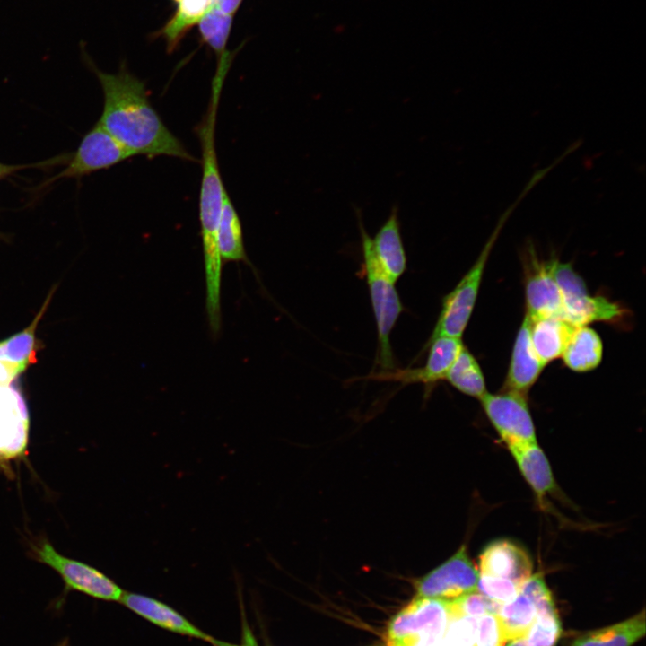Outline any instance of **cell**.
<instances>
[{
    "instance_id": "obj_10",
    "label": "cell",
    "mask_w": 646,
    "mask_h": 646,
    "mask_svg": "<svg viewBox=\"0 0 646 646\" xmlns=\"http://www.w3.org/2000/svg\"><path fill=\"white\" fill-rule=\"evenodd\" d=\"M478 577V570L463 545L442 563L414 581L415 598L453 599L476 591Z\"/></svg>"
},
{
    "instance_id": "obj_35",
    "label": "cell",
    "mask_w": 646,
    "mask_h": 646,
    "mask_svg": "<svg viewBox=\"0 0 646 646\" xmlns=\"http://www.w3.org/2000/svg\"><path fill=\"white\" fill-rule=\"evenodd\" d=\"M242 0H214V6L226 15L232 16L238 11Z\"/></svg>"
},
{
    "instance_id": "obj_39",
    "label": "cell",
    "mask_w": 646,
    "mask_h": 646,
    "mask_svg": "<svg viewBox=\"0 0 646 646\" xmlns=\"http://www.w3.org/2000/svg\"><path fill=\"white\" fill-rule=\"evenodd\" d=\"M428 645H429V646H444V645L441 642V641H438V642H434V643H432V644H428Z\"/></svg>"
},
{
    "instance_id": "obj_15",
    "label": "cell",
    "mask_w": 646,
    "mask_h": 646,
    "mask_svg": "<svg viewBox=\"0 0 646 646\" xmlns=\"http://www.w3.org/2000/svg\"><path fill=\"white\" fill-rule=\"evenodd\" d=\"M545 368L537 355L530 338V320L525 315L517 334L503 390L527 397Z\"/></svg>"
},
{
    "instance_id": "obj_30",
    "label": "cell",
    "mask_w": 646,
    "mask_h": 646,
    "mask_svg": "<svg viewBox=\"0 0 646 646\" xmlns=\"http://www.w3.org/2000/svg\"><path fill=\"white\" fill-rule=\"evenodd\" d=\"M520 585L506 579L479 574L476 591L499 604L511 600L519 592Z\"/></svg>"
},
{
    "instance_id": "obj_18",
    "label": "cell",
    "mask_w": 646,
    "mask_h": 646,
    "mask_svg": "<svg viewBox=\"0 0 646 646\" xmlns=\"http://www.w3.org/2000/svg\"><path fill=\"white\" fill-rule=\"evenodd\" d=\"M509 450L523 477L540 502L556 490L549 461L537 441Z\"/></svg>"
},
{
    "instance_id": "obj_29",
    "label": "cell",
    "mask_w": 646,
    "mask_h": 646,
    "mask_svg": "<svg viewBox=\"0 0 646 646\" xmlns=\"http://www.w3.org/2000/svg\"><path fill=\"white\" fill-rule=\"evenodd\" d=\"M500 605L476 590L450 599L449 610L450 619L456 617L478 619L486 614H496Z\"/></svg>"
},
{
    "instance_id": "obj_34",
    "label": "cell",
    "mask_w": 646,
    "mask_h": 646,
    "mask_svg": "<svg viewBox=\"0 0 646 646\" xmlns=\"http://www.w3.org/2000/svg\"><path fill=\"white\" fill-rule=\"evenodd\" d=\"M69 156L70 153H65L46 161L27 164H7L0 162V181L6 179L8 177L13 176L22 170L31 168L43 169L55 166L57 164H63L68 161Z\"/></svg>"
},
{
    "instance_id": "obj_21",
    "label": "cell",
    "mask_w": 646,
    "mask_h": 646,
    "mask_svg": "<svg viewBox=\"0 0 646 646\" xmlns=\"http://www.w3.org/2000/svg\"><path fill=\"white\" fill-rule=\"evenodd\" d=\"M602 341L588 326L575 327L562 354L564 364L573 371L585 372L598 366L602 360Z\"/></svg>"
},
{
    "instance_id": "obj_36",
    "label": "cell",
    "mask_w": 646,
    "mask_h": 646,
    "mask_svg": "<svg viewBox=\"0 0 646 646\" xmlns=\"http://www.w3.org/2000/svg\"><path fill=\"white\" fill-rule=\"evenodd\" d=\"M214 645V646H258L256 640H255L250 629L247 625V624H245L243 625V639L240 645H234V644L223 642H221L218 640L215 641Z\"/></svg>"
},
{
    "instance_id": "obj_38",
    "label": "cell",
    "mask_w": 646,
    "mask_h": 646,
    "mask_svg": "<svg viewBox=\"0 0 646 646\" xmlns=\"http://www.w3.org/2000/svg\"><path fill=\"white\" fill-rule=\"evenodd\" d=\"M401 646H429L426 642L423 641H416L411 643L404 644Z\"/></svg>"
},
{
    "instance_id": "obj_20",
    "label": "cell",
    "mask_w": 646,
    "mask_h": 646,
    "mask_svg": "<svg viewBox=\"0 0 646 646\" xmlns=\"http://www.w3.org/2000/svg\"><path fill=\"white\" fill-rule=\"evenodd\" d=\"M176 4L174 13L154 34V37L163 39L169 53L179 48L188 32L211 9L214 0H177Z\"/></svg>"
},
{
    "instance_id": "obj_24",
    "label": "cell",
    "mask_w": 646,
    "mask_h": 646,
    "mask_svg": "<svg viewBox=\"0 0 646 646\" xmlns=\"http://www.w3.org/2000/svg\"><path fill=\"white\" fill-rule=\"evenodd\" d=\"M51 296L48 295L43 307L33 321L23 330L0 341V361L20 367L23 371L36 362L38 344L36 327L42 318Z\"/></svg>"
},
{
    "instance_id": "obj_25",
    "label": "cell",
    "mask_w": 646,
    "mask_h": 646,
    "mask_svg": "<svg viewBox=\"0 0 646 646\" xmlns=\"http://www.w3.org/2000/svg\"><path fill=\"white\" fill-rule=\"evenodd\" d=\"M496 615L507 641L524 639L537 616L534 603L522 593L501 604Z\"/></svg>"
},
{
    "instance_id": "obj_8",
    "label": "cell",
    "mask_w": 646,
    "mask_h": 646,
    "mask_svg": "<svg viewBox=\"0 0 646 646\" xmlns=\"http://www.w3.org/2000/svg\"><path fill=\"white\" fill-rule=\"evenodd\" d=\"M34 554L37 561L60 575L65 592L78 591L97 599L119 602L122 589L94 567L60 554L46 540L34 546Z\"/></svg>"
},
{
    "instance_id": "obj_19",
    "label": "cell",
    "mask_w": 646,
    "mask_h": 646,
    "mask_svg": "<svg viewBox=\"0 0 646 646\" xmlns=\"http://www.w3.org/2000/svg\"><path fill=\"white\" fill-rule=\"evenodd\" d=\"M529 320L533 348L546 366L549 362L562 356L575 327L564 319L555 317Z\"/></svg>"
},
{
    "instance_id": "obj_37",
    "label": "cell",
    "mask_w": 646,
    "mask_h": 646,
    "mask_svg": "<svg viewBox=\"0 0 646 646\" xmlns=\"http://www.w3.org/2000/svg\"><path fill=\"white\" fill-rule=\"evenodd\" d=\"M508 646H528L524 639L513 640Z\"/></svg>"
},
{
    "instance_id": "obj_7",
    "label": "cell",
    "mask_w": 646,
    "mask_h": 646,
    "mask_svg": "<svg viewBox=\"0 0 646 646\" xmlns=\"http://www.w3.org/2000/svg\"><path fill=\"white\" fill-rule=\"evenodd\" d=\"M133 156L97 122L83 136L75 152L70 153L65 169L43 182L39 188H45L61 179H80L93 172L109 169Z\"/></svg>"
},
{
    "instance_id": "obj_1",
    "label": "cell",
    "mask_w": 646,
    "mask_h": 646,
    "mask_svg": "<svg viewBox=\"0 0 646 646\" xmlns=\"http://www.w3.org/2000/svg\"><path fill=\"white\" fill-rule=\"evenodd\" d=\"M85 65L98 78L103 92V109L98 123L133 155H166L190 162L181 141L165 126L152 106L145 83L121 63L115 74L100 70L84 49Z\"/></svg>"
},
{
    "instance_id": "obj_5",
    "label": "cell",
    "mask_w": 646,
    "mask_h": 646,
    "mask_svg": "<svg viewBox=\"0 0 646 646\" xmlns=\"http://www.w3.org/2000/svg\"><path fill=\"white\" fill-rule=\"evenodd\" d=\"M450 621L449 600L415 598L397 613L387 629V646L440 641Z\"/></svg>"
},
{
    "instance_id": "obj_33",
    "label": "cell",
    "mask_w": 646,
    "mask_h": 646,
    "mask_svg": "<svg viewBox=\"0 0 646 646\" xmlns=\"http://www.w3.org/2000/svg\"><path fill=\"white\" fill-rule=\"evenodd\" d=\"M519 592L528 598L537 611L554 608L552 594L540 574L531 575L519 587Z\"/></svg>"
},
{
    "instance_id": "obj_12",
    "label": "cell",
    "mask_w": 646,
    "mask_h": 646,
    "mask_svg": "<svg viewBox=\"0 0 646 646\" xmlns=\"http://www.w3.org/2000/svg\"><path fill=\"white\" fill-rule=\"evenodd\" d=\"M555 260L542 261L531 255L526 264V315L531 320L546 317L563 319V298L554 274Z\"/></svg>"
},
{
    "instance_id": "obj_26",
    "label": "cell",
    "mask_w": 646,
    "mask_h": 646,
    "mask_svg": "<svg viewBox=\"0 0 646 646\" xmlns=\"http://www.w3.org/2000/svg\"><path fill=\"white\" fill-rule=\"evenodd\" d=\"M445 380L461 393L480 399L487 391L482 370L465 346L450 367Z\"/></svg>"
},
{
    "instance_id": "obj_13",
    "label": "cell",
    "mask_w": 646,
    "mask_h": 646,
    "mask_svg": "<svg viewBox=\"0 0 646 646\" xmlns=\"http://www.w3.org/2000/svg\"><path fill=\"white\" fill-rule=\"evenodd\" d=\"M29 413L19 388L11 384L0 391V459L20 456L28 443Z\"/></svg>"
},
{
    "instance_id": "obj_32",
    "label": "cell",
    "mask_w": 646,
    "mask_h": 646,
    "mask_svg": "<svg viewBox=\"0 0 646 646\" xmlns=\"http://www.w3.org/2000/svg\"><path fill=\"white\" fill-rule=\"evenodd\" d=\"M506 642L496 614H486L476 620L474 646H504Z\"/></svg>"
},
{
    "instance_id": "obj_9",
    "label": "cell",
    "mask_w": 646,
    "mask_h": 646,
    "mask_svg": "<svg viewBox=\"0 0 646 646\" xmlns=\"http://www.w3.org/2000/svg\"><path fill=\"white\" fill-rule=\"evenodd\" d=\"M479 400L487 418L509 449L537 441L526 396L503 390L498 394L486 392Z\"/></svg>"
},
{
    "instance_id": "obj_31",
    "label": "cell",
    "mask_w": 646,
    "mask_h": 646,
    "mask_svg": "<svg viewBox=\"0 0 646 646\" xmlns=\"http://www.w3.org/2000/svg\"><path fill=\"white\" fill-rule=\"evenodd\" d=\"M476 620L470 617L450 619L441 642L444 646H474Z\"/></svg>"
},
{
    "instance_id": "obj_41",
    "label": "cell",
    "mask_w": 646,
    "mask_h": 646,
    "mask_svg": "<svg viewBox=\"0 0 646 646\" xmlns=\"http://www.w3.org/2000/svg\"><path fill=\"white\" fill-rule=\"evenodd\" d=\"M170 1H173V2H175V3L177 2V0H170Z\"/></svg>"
},
{
    "instance_id": "obj_3",
    "label": "cell",
    "mask_w": 646,
    "mask_h": 646,
    "mask_svg": "<svg viewBox=\"0 0 646 646\" xmlns=\"http://www.w3.org/2000/svg\"><path fill=\"white\" fill-rule=\"evenodd\" d=\"M362 240V267L369 288L376 320L379 351L377 362L383 371L396 368L390 344V334L404 310L395 283L385 274L374 254L371 237L366 231L359 216Z\"/></svg>"
},
{
    "instance_id": "obj_14",
    "label": "cell",
    "mask_w": 646,
    "mask_h": 646,
    "mask_svg": "<svg viewBox=\"0 0 646 646\" xmlns=\"http://www.w3.org/2000/svg\"><path fill=\"white\" fill-rule=\"evenodd\" d=\"M478 572L521 585L532 575V561L524 548L507 540L491 542L478 557Z\"/></svg>"
},
{
    "instance_id": "obj_6",
    "label": "cell",
    "mask_w": 646,
    "mask_h": 646,
    "mask_svg": "<svg viewBox=\"0 0 646 646\" xmlns=\"http://www.w3.org/2000/svg\"><path fill=\"white\" fill-rule=\"evenodd\" d=\"M554 274L562 293L563 319L572 326H587L595 321H614L624 315V310L618 304L604 296L589 295L583 279L570 264L556 259Z\"/></svg>"
},
{
    "instance_id": "obj_40",
    "label": "cell",
    "mask_w": 646,
    "mask_h": 646,
    "mask_svg": "<svg viewBox=\"0 0 646 646\" xmlns=\"http://www.w3.org/2000/svg\"><path fill=\"white\" fill-rule=\"evenodd\" d=\"M8 386H9V385H8ZM5 387H7V386L3 385V384L0 383V391H1L4 388H5Z\"/></svg>"
},
{
    "instance_id": "obj_23",
    "label": "cell",
    "mask_w": 646,
    "mask_h": 646,
    "mask_svg": "<svg viewBox=\"0 0 646 646\" xmlns=\"http://www.w3.org/2000/svg\"><path fill=\"white\" fill-rule=\"evenodd\" d=\"M217 241L223 262H244L251 266L244 246L240 219L228 193L219 220Z\"/></svg>"
},
{
    "instance_id": "obj_11",
    "label": "cell",
    "mask_w": 646,
    "mask_h": 646,
    "mask_svg": "<svg viewBox=\"0 0 646 646\" xmlns=\"http://www.w3.org/2000/svg\"><path fill=\"white\" fill-rule=\"evenodd\" d=\"M463 346L461 338L438 336L425 345V348L429 347L430 350L423 367L395 368L370 373L365 379L397 381L404 385L422 383L426 390L431 391L439 381L445 380Z\"/></svg>"
},
{
    "instance_id": "obj_27",
    "label": "cell",
    "mask_w": 646,
    "mask_h": 646,
    "mask_svg": "<svg viewBox=\"0 0 646 646\" xmlns=\"http://www.w3.org/2000/svg\"><path fill=\"white\" fill-rule=\"evenodd\" d=\"M231 25L232 16L223 13L214 5L197 24L202 41L214 52L216 57L228 51Z\"/></svg>"
},
{
    "instance_id": "obj_16",
    "label": "cell",
    "mask_w": 646,
    "mask_h": 646,
    "mask_svg": "<svg viewBox=\"0 0 646 646\" xmlns=\"http://www.w3.org/2000/svg\"><path fill=\"white\" fill-rule=\"evenodd\" d=\"M119 602L151 623L213 644L214 638L206 634L168 605L144 595L124 591Z\"/></svg>"
},
{
    "instance_id": "obj_4",
    "label": "cell",
    "mask_w": 646,
    "mask_h": 646,
    "mask_svg": "<svg viewBox=\"0 0 646 646\" xmlns=\"http://www.w3.org/2000/svg\"><path fill=\"white\" fill-rule=\"evenodd\" d=\"M513 208L514 205L509 207L502 215L496 229H494L475 264L461 278L455 288L444 296L441 310L428 342L438 336L461 338L477 298L489 254L502 225L510 216Z\"/></svg>"
},
{
    "instance_id": "obj_2",
    "label": "cell",
    "mask_w": 646,
    "mask_h": 646,
    "mask_svg": "<svg viewBox=\"0 0 646 646\" xmlns=\"http://www.w3.org/2000/svg\"><path fill=\"white\" fill-rule=\"evenodd\" d=\"M225 75L215 73L211 97L202 122L196 128L202 150V179L199 195V219L204 255L205 300L221 299L223 260L219 252L217 230L226 189L223 186L215 149V124L218 103Z\"/></svg>"
},
{
    "instance_id": "obj_17",
    "label": "cell",
    "mask_w": 646,
    "mask_h": 646,
    "mask_svg": "<svg viewBox=\"0 0 646 646\" xmlns=\"http://www.w3.org/2000/svg\"><path fill=\"white\" fill-rule=\"evenodd\" d=\"M371 245L376 258L385 274L396 283L406 269V256L400 233L397 208L380 228Z\"/></svg>"
},
{
    "instance_id": "obj_42",
    "label": "cell",
    "mask_w": 646,
    "mask_h": 646,
    "mask_svg": "<svg viewBox=\"0 0 646 646\" xmlns=\"http://www.w3.org/2000/svg\"><path fill=\"white\" fill-rule=\"evenodd\" d=\"M376 646H381V645H376Z\"/></svg>"
},
{
    "instance_id": "obj_22",
    "label": "cell",
    "mask_w": 646,
    "mask_h": 646,
    "mask_svg": "<svg viewBox=\"0 0 646 646\" xmlns=\"http://www.w3.org/2000/svg\"><path fill=\"white\" fill-rule=\"evenodd\" d=\"M645 611L620 623L588 632L572 646H632L645 635Z\"/></svg>"
},
{
    "instance_id": "obj_28",
    "label": "cell",
    "mask_w": 646,
    "mask_h": 646,
    "mask_svg": "<svg viewBox=\"0 0 646 646\" xmlns=\"http://www.w3.org/2000/svg\"><path fill=\"white\" fill-rule=\"evenodd\" d=\"M561 632L556 608L539 610L524 640L528 646H554Z\"/></svg>"
}]
</instances>
